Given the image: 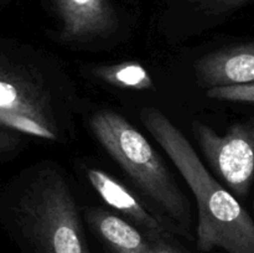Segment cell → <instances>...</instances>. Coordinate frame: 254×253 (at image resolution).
<instances>
[{"mask_svg":"<svg viewBox=\"0 0 254 253\" xmlns=\"http://www.w3.org/2000/svg\"><path fill=\"white\" fill-rule=\"evenodd\" d=\"M0 124L29 135L57 139L45 89L16 66L0 63Z\"/></svg>","mask_w":254,"mask_h":253,"instance_id":"5","label":"cell"},{"mask_svg":"<svg viewBox=\"0 0 254 253\" xmlns=\"http://www.w3.org/2000/svg\"><path fill=\"white\" fill-rule=\"evenodd\" d=\"M206 96L218 101L254 103V83L213 87L207 89Z\"/></svg>","mask_w":254,"mask_h":253,"instance_id":"12","label":"cell"},{"mask_svg":"<svg viewBox=\"0 0 254 253\" xmlns=\"http://www.w3.org/2000/svg\"><path fill=\"white\" fill-rule=\"evenodd\" d=\"M195 69L201 86L208 88L254 83V42L211 52Z\"/></svg>","mask_w":254,"mask_h":253,"instance_id":"8","label":"cell"},{"mask_svg":"<svg viewBox=\"0 0 254 253\" xmlns=\"http://www.w3.org/2000/svg\"><path fill=\"white\" fill-rule=\"evenodd\" d=\"M12 211L35 253H91L73 193L55 168L42 169L29 181Z\"/></svg>","mask_w":254,"mask_h":253,"instance_id":"2","label":"cell"},{"mask_svg":"<svg viewBox=\"0 0 254 253\" xmlns=\"http://www.w3.org/2000/svg\"><path fill=\"white\" fill-rule=\"evenodd\" d=\"M86 220L114 253H150L151 240L129 221L102 208L86 211Z\"/></svg>","mask_w":254,"mask_h":253,"instance_id":"9","label":"cell"},{"mask_svg":"<svg viewBox=\"0 0 254 253\" xmlns=\"http://www.w3.org/2000/svg\"><path fill=\"white\" fill-rule=\"evenodd\" d=\"M93 74L98 79L118 88L148 91L155 89L153 78L148 69L138 62H122L106 64L93 68Z\"/></svg>","mask_w":254,"mask_h":253,"instance_id":"10","label":"cell"},{"mask_svg":"<svg viewBox=\"0 0 254 253\" xmlns=\"http://www.w3.org/2000/svg\"><path fill=\"white\" fill-rule=\"evenodd\" d=\"M254 0H166L170 9L198 19L217 20Z\"/></svg>","mask_w":254,"mask_h":253,"instance_id":"11","label":"cell"},{"mask_svg":"<svg viewBox=\"0 0 254 253\" xmlns=\"http://www.w3.org/2000/svg\"><path fill=\"white\" fill-rule=\"evenodd\" d=\"M89 123L97 140L141 192L161 208L164 215L189 231L191 223L189 201L145 136L124 117L112 111L98 112Z\"/></svg>","mask_w":254,"mask_h":253,"instance_id":"3","label":"cell"},{"mask_svg":"<svg viewBox=\"0 0 254 253\" xmlns=\"http://www.w3.org/2000/svg\"><path fill=\"white\" fill-rule=\"evenodd\" d=\"M150 253H189L185 248L174 241V236H158L150 237Z\"/></svg>","mask_w":254,"mask_h":253,"instance_id":"13","label":"cell"},{"mask_svg":"<svg viewBox=\"0 0 254 253\" xmlns=\"http://www.w3.org/2000/svg\"><path fill=\"white\" fill-rule=\"evenodd\" d=\"M87 178L107 205L116 208L130 223L140 227L149 237L184 236L191 240L190 231L181 227L168 216H158L149 210L134 193L109 174L99 169H88Z\"/></svg>","mask_w":254,"mask_h":253,"instance_id":"7","label":"cell"},{"mask_svg":"<svg viewBox=\"0 0 254 253\" xmlns=\"http://www.w3.org/2000/svg\"><path fill=\"white\" fill-rule=\"evenodd\" d=\"M149 133L164 149L196 198L197 247L202 252L221 248L226 253H254V220L233 193L206 169L185 134L166 114L151 107L140 111Z\"/></svg>","mask_w":254,"mask_h":253,"instance_id":"1","label":"cell"},{"mask_svg":"<svg viewBox=\"0 0 254 253\" xmlns=\"http://www.w3.org/2000/svg\"><path fill=\"white\" fill-rule=\"evenodd\" d=\"M191 129L212 170L233 195L245 198L254 178V117L233 124L223 135L197 119Z\"/></svg>","mask_w":254,"mask_h":253,"instance_id":"4","label":"cell"},{"mask_svg":"<svg viewBox=\"0 0 254 253\" xmlns=\"http://www.w3.org/2000/svg\"><path fill=\"white\" fill-rule=\"evenodd\" d=\"M64 42H84L114 34L133 0H46Z\"/></svg>","mask_w":254,"mask_h":253,"instance_id":"6","label":"cell"},{"mask_svg":"<svg viewBox=\"0 0 254 253\" xmlns=\"http://www.w3.org/2000/svg\"><path fill=\"white\" fill-rule=\"evenodd\" d=\"M0 126H2L1 124H0ZM14 135H11V134H7V133H4V131H0V153L4 150H6V149L11 148L12 145L15 144V139L12 138Z\"/></svg>","mask_w":254,"mask_h":253,"instance_id":"14","label":"cell"}]
</instances>
